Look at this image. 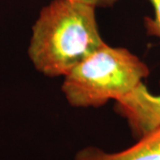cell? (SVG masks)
<instances>
[{
    "instance_id": "6da1fadb",
    "label": "cell",
    "mask_w": 160,
    "mask_h": 160,
    "mask_svg": "<svg viewBox=\"0 0 160 160\" xmlns=\"http://www.w3.org/2000/svg\"><path fill=\"white\" fill-rule=\"evenodd\" d=\"M95 7L73 0H52L33 27L29 56L47 77L66 76L105 44Z\"/></svg>"
},
{
    "instance_id": "7a4b0ae2",
    "label": "cell",
    "mask_w": 160,
    "mask_h": 160,
    "mask_svg": "<svg viewBox=\"0 0 160 160\" xmlns=\"http://www.w3.org/2000/svg\"><path fill=\"white\" fill-rule=\"evenodd\" d=\"M149 75L135 54L105 43L64 76L62 89L71 106L99 108L126 96Z\"/></svg>"
},
{
    "instance_id": "3957f363",
    "label": "cell",
    "mask_w": 160,
    "mask_h": 160,
    "mask_svg": "<svg viewBox=\"0 0 160 160\" xmlns=\"http://www.w3.org/2000/svg\"><path fill=\"white\" fill-rule=\"evenodd\" d=\"M115 109L126 120L137 140L160 128V94H152L143 82L117 100Z\"/></svg>"
},
{
    "instance_id": "277c9868",
    "label": "cell",
    "mask_w": 160,
    "mask_h": 160,
    "mask_svg": "<svg viewBox=\"0 0 160 160\" xmlns=\"http://www.w3.org/2000/svg\"><path fill=\"white\" fill-rule=\"evenodd\" d=\"M75 160H160V128L144 135L126 149L109 153L95 147L78 151Z\"/></svg>"
},
{
    "instance_id": "5b68a950",
    "label": "cell",
    "mask_w": 160,
    "mask_h": 160,
    "mask_svg": "<svg viewBox=\"0 0 160 160\" xmlns=\"http://www.w3.org/2000/svg\"><path fill=\"white\" fill-rule=\"evenodd\" d=\"M154 9V17L144 18V26L149 36L160 38V0H149Z\"/></svg>"
},
{
    "instance_id": "8992f818",
    "label": "cell",
    "mask_w": 160,
    "mask_h": 160,
    "mask_svg": "<svg viewBox=\"0 0 160 160\" xmlns=\"http://www.w3.org/2000/svg\"><path fill=\"white\" fill-rule=\"evenodd\" d=\"M73 1L85 3L87 5L94 6L95 8H97V7L106 8V7L113 6L118 0H73Z\"/></svg>"
}]
</instances>
